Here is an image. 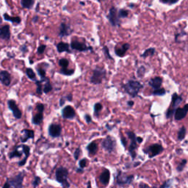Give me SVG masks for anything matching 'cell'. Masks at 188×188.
Returning <instances> with one entry per match:
<instances>
[{"label": "cell", "instance_id": "ba28073f", "mask_svg": "<svg viewBox=\"0 0 188 188\" xmlns=\"http://www.w3.org/2000/svg\"><path fill=\"white\" fill-rule=\"evenodd\" d=\"M133 180H134V176L132 175L128 176L127 174H125V173H122L121 171L119 172V173H118L116 177V183L119 185L121 186L129 185V184L132 182Z\"/></svg>", "mask_w": 188, "mask_h": 188}, {"label": "cell", "instance_id": "c3c4849f", "mask_svg": "<svg viewBox=\"0 0 188 188\" xmlns=\"http://www.w3.org/2000/svg\"><path fill=\"white\" fill-rule=\"evenodd\" d=\"M85 121L87 122V123H90L92 122V119H91V115H88V114H86V115H85Z\"/></svg>", "mask_w": 188, "mask_h": 188}, {"label": "cell", "instance_id": "6da1fadb", "mask_svg": "<svg viewBox=\"0 0 188 188\" xmlns=\"http://www.w3.org/2000/svg\"><path fill=\"white\" fill-rule=\"evenodd\" d=\"M143 87V85H141L139 82L135 80L128 81L127 83L123 85V88L124 91L132 97L137 96L139 91Z\"/></svg>", "mask_w": 188, "mask_h": 188}, {"label": "cell", "instance_id": "e0dca14e", "mask_svg": "<svg viewBox=\"0 0 188 188\" xmlns=\"http://www.w3.org/2000/svg\"><path fill=\"white\" fill-rule=\"evenodd\" d=\"M21 133H23L24 135L21 136L20 140H21V142H22V143H26L28 140L34 139V137H35V132L33 130L25 129L22 130Z\"/></svg>", "mask_w": 188, "mask_h": 188}, {"label": "cell", "instance_id": "e575fe53", "mask_svg": "<svg viewBox=\"0 0 188 188\" xmlns=\"http://www.w3.org/2000/svg\"><path fill=\"white\" fill-rule=\"evenodd\" d=\"M42 80L41 81H35V85L36 87H37V89H36V93L37 94H38V95H41L42 93H43V87H42Z\"/></svg>", "mask_w": 188, "mask_h": 188}, {"label": "cell", "instance_id": "8992f818", "mask_svg": "<svg viewBox=\"0 0 188 188\" xmlns=\"http://www.w3.org/2000/svg\"><path fill=\"white\" fill-rule=\"evenodd\" d=\"M103 149L107 151L108 153H112L115 150V145H116V142L115 140L111 136H107L106 138L103 140L102 143H101Z\"/></svg>", "mask_w": 188, "mask_h": 188}, {"label": "cell", "instance_id": "277c9868", "mask_svg": "<svg viewBox=\"0 0 188 188\" xmlns=\"http://www.w3.org/2000/svg\"><path fill=\"white\" fill-rule=\"evenodd\" d=\"M107 71L103 68H96L93 71V75L91 78V83L93 85H99L106 78Z\"/></svg>", "mask_w": 188, "mask_h": 188}, {"label": "cell", "instance_id": "11a10c76", "mask_svg": "<svg viewBox=\"0 0 188 188\" xmlns=\"http://www.w3.org/2000/svg\"><path fill=\"white\" fill-rule=\"evenodd\" d=\"M140 187H149L147 185H140Z\"/></svg>", "mask_w": 188, "mask_h": 188}, {"label": "cell", "instance_id": "9c48e42d", "mask_svg": "<svg viewBox=\"0 0 188 188\" xmlns=\"http://www.w3.org/2000/svg\"><path fill=\"white\" fill-rule=\"evenodd\" d=\"M145 154H149L150 158L154 157L156 156L159 154L163 151V147L160 144H153L147 148L146 149L144 150Z\"/></svg>", "mask_w": 188, "mask_h": 188}, {"label": "cell", "instance_id": "8d00e7d4", "mask_svg": "<svg viewBox=\"0 0 188 188\" xmlns=\"http://www.w3.org/2000/svg\"><path fill=\"white\" fill-rule=\"evenodd\" d=\"M186 134V129L185 127H182L179 129V132H178V140L179 141H182L185 138Z\"/></svg>", "mask_w": 188, "mask_h": 188}, {"label": "cell", "instance_id": "db71d44e", "mask_svg": "<svg viewBox=\"0 0 188 188\" xmlns=\"http://www.w3.org/2000/svg\"><path fill=\"white\" fill-rule=\"evenodd\" d=\"M133 105H134L133 101H129V102H128V105L130 106V107H132V106Z\"/></svg>", "mask_w": 188, "mask_h": 188}, {"label": "cell", "instance_id": "52a82bcc", "mask_svg": "<svg viewBox=\"0 0 188 188\" xmlns=\"http://www.w3.org/2000/svg\"><path fill=\"white\" fill-rule=\"evenodd\" d=\"M127 135L129 137L130 141H131L129 148V151L131 157H132V159H135L136 157L135 150L137 149V137H136L135 134L133 132H127Z\"/></svg>", "mask_w": 188, "mask_h": 188}, {"label": "cell", "instance_id": "b9f144b4", "mask_svg": "<svg viewBox=\"0 0 188 188\" xmlns=\"http://www.w3.org/2000/svg\"><path fill=\"white\" fill-rule=\"evenodd\" d=\"M81 153H82V150L80 147H78L77 149H76L74 152V157L76 160H77V159H79V156L81 155Z\"/></svg>", "mask_w": 188, "mask_h": 188}, {"label": "cell", "instance_id": "bcb514c9", "mask_svg": "<svg viewBox=\"0 0 188 188\" xmlns=\"http://www.w3.org/2000/svg\"><path fill=\"white\" fill-rule=\"evenodd\" d=\"M86 164H87V159H86L85 158H83V159H82L81 160H79V167L83 169L85 167L86 165H87Z\"/></svg>", "mask_w": 188, "mask_h": 188}, {"label": "cell", "instance_id": "836d02e7", "mask_svg": "<svg viewBox=\"0 0 188 188\" xmlns=\"http://www.w3.org/2000/svg\"><path fill=\"white\" fill-rule=\"evenodd\" d=\"M154 53H155V49H154V48H149V49H146L145 51H144L143 55H141V57H149V56H152L154 55Z\"/></svg>", "mask_w": 188, "mask_h": 188}, {"label": "cell", "instance_id": "7dc6e473", "mask_svg": "<svg viewBox=\"0 0 188 188\" xmlns=\"http://www.w3.org/2000/svg\"><path fill=\"white\" fill-rule=\"evenodd\" d=\"M179 0H160L161 2L164 4H168V5H173V4L177 3Z\"/></svg>", "mask_w": 188, "mask_h": 188}, {"label": "cell", "instance_id": "5b68a950", "mask_svg": "<svg viewBox=\"0 0 188 188\" xmlns=\"http://www.w3.org/2000/svg\"><path fill=\"white\" fill-rule=\"evenodd\" d=\"M181 101H182V97L180 96L177 93L173 94V96H172L171 106L168 110L167 113H166V117L168 119H170V118L172 117V115L174 114L176 110H177V107L181 103Z\"/></svg>", "mask_w": 188, "mask_h": 188}, {"label": "cell", "instance_id": "5bb4252c", "mask_svg": "<svg viewBox=\"0 0 188 188\" xmlns=\"http://www.w3.org/2000/svg\"><path fill=\"white\" fill-rule=\"evenodd\" d=\"M62 116L65 119H74L76 116V111L71 105L65 106L62 110Z\"/></svg>", "mask_w": 188, "mask_h": 188}, {"label": "cell", "instance_id": "7402d4cb", "mask_svg": "<svg viewBox=\"0 0 188 188\" xmlns=\"http://www.w3.org/2000/svg\"><path fill=\"white\" fill-rule=\"evenodd\" d=\"M71 33V29L69 25H65V23H62L60 27V32L59 36L60 37H65V36H69Z\"/></svg>", "mask_w": 188, "mask_h": 188}, {"label": "cell", "instance_id": "8fae6325", "mask_svg": "<svg viewBox=\"0 0 188 188\" xmlns=\"http://www.w3.org/2000/svg\"><path fill=\"white\" fill-rule=\"evenodd\" d=\"M71 48L72 49L76 50L78 51H93V47L91 46H87L85 43H82L78 41H72L71 43Z\"/></svg>", "mask_w": 188, "mask_h": 188}, {"label": "cell", "instance_id": "2e32d148", "mask_svg": "<svg viewBox=\"0 0 188 188\" xmlns=\"http://www.w3.org/2000/svg\"><path fill=\"white\" fill-rule=\"evenodd\" d=\"M188 113V105H185L183 108H177L175 113L174 117L177 121H180L182 120L184 118H185Z\"/></svg>", "mask_w": 188, "mask_h": 188}, {"label": "cell", "instance_id": "ab89813d", "mask_svg": "<svg viewBox=\"0 0 188 188\" xmlns=\"http://www.w3.org/2000/svg\"><path fill=\"white\" fill-rule=\"evenodd\" d=\"M103 52L105 54V56L106 57V58L109 59V60H113V57L110 55V54L109 49H108L107 47H103Z\"/></svg>", "mask_w": 188, "mask_h": 188}, {"label": "cell", "instance_id": "74e56055", "mask_svg": "<svg viewBox=\"0 0 188 188\" xmlns=\"http://www.w3.org/2000/svg\"><path fill=\"white\" fill-rule=\"evenodd\" d=\"M69 65V61L66 58H62L59 60V65L61 68H68Z\"/></svg>", "mask_w": 188, "mask_h": 188}, {"label": "cell", "instance_id": "3957f363", "mask_svg": "<svg viewBox=\"0 0 188 188\" xmlns=\"http://www.w3.org/2000/svg\"><path fill=\"white\" fill-rule=\"evenodd\" d=\"M69 170L64 167H60L56 170L55 177L56 180L60 184H61L62 187H69L70 184L68 181V177H69Z\"/></svg>", "mask_w": 188, "mask_h": 188}, {"label": "cell", "instance_id": "f1b7e54d", "mask_svg": "<svg viewBox=\"0 0 188 188\" xmlns=\"http://www.w3.org/2000/svg\"><path fill=\"white\" fill-rule=\"evenodd\" d=\"M74 69H69L68 68H62V69L60 70L59 73L63 75L67 76V77H70V76L73 75L74 74Z\"/></svg>", "mask_w": 188, "mask_h": 188}, {"label": "cell", "instance_id": "7a4b0ae2", "mask_svg": "<svg viewBox=\"0 0 188 188\" xmlns=\"http://www.w3.org/2000/svg\"><path fill=\"white\" fill-rule=\"evenodd\" d=\"M25 177V172H21L19 174L15 176V177L7 179V181L5 185H3V187L10 188V187H15V188H21L23 187V181L24 178Z\"/></svg>", "mask_w": 188, "mask_h": 188}, {"label": "cell", "instance_id": "83f0119b", "mask_svg": "<svg viewBox=\"0 0 188 188\" xmlns=\"http://www.w3.org/2000/svg\"><path fill=\"white\" fill-rule=\"evenodd\" d=\"M4 19H5V21H11V22L14 24V25H19V24H20V22H21V19H20L19 16L12 17V16H10L9 15H7V13L4 14Z\"/></svg>", "mask_w": 188, "mask_h": 188}, {"label": "cell", "instance_id": "30bf717a", "mask_svg": "<svg viewBox=\"0 0 188 188\" xmlns=\"http://www.w3.org/2000/svg\"><path fill=\"white\" fill-rule=\"evenodd\" d=\"M7 105H8V108L13 113V115L16 119L19 120L21 119L22 117V113H21V110L18 107L16 102L15 100L13 99H9L7 101Z\"/></svg>", "mask_w": 188, "mask_h": 188}, {"label": "cell", "instance_id": "6f0895ef", "mask_svg": "<svg viewBox=\"0 0 188 188\" xmlns=\"http://www.w3.org/2000/svg\"><path fill=\"white\" fill-rule=\"evenodd\" d=\"M99 2H101V1H104V0H98Z\"/></svg>", "mask_w": 188, "mask_h": 188}, {"label": "cell", "instance_id": "f6af8a7d", "mask_svg": "<svg viewBox=\"0 0 188 188\" xmlns=\"http://www.w3.org/2000/svg\"><path fill=\"white\" fill-rule=\"evenodd\" d=\"M46 48H47V46L46 45H41L40 47L38 48L37 49V54L38 55H42L44 51L46 50Z\"/></svg>", "mask_w": 188, "mask_h": 188}, {"label": "cell", "instance_id": "4dcf8cb0", "mask_svg": "<svg viewBox=\"0 0 188 188\" xmlns=\"http://www.w3.org/2000/svg\"><path fill=\"white\" fill-rule=\"evenodd\" d=\"M34 0H21V5L25 8L30 9L34 5Z\"/></svg>", "mask_w": 188, "mask_h": 188}, {"label": "cell", "instance_id": "4316f807", "mask_svg": "<svg viewBox=\"0 0 188 188\" xmlns=\"http://www.w3.org/2000/svg\"><path fill=\"white\" fill-rule=\"evenodd\" d=\"M87 150L90 155H95L98 151V145L95 142H92L87 145Z\"/></svg>", "mask_w": 188, "mask_h": 188}, {"label": "cell", "instance_id": "ee69618b", "mask_svg": "<svg viewBox=\"0 0 188 188\" xmlns=\"http://www.w3.org/2000/svg\"><path fill=\"white\" fill-rule=\"evenodd\" d=\"M186 163H187V160H186V159H183V160L179 163V165L177 166V171L179 172H181V171H182V170L184 169V168H185Z\"/></svg>", "mask_w": 188, "mask_h": 188}, {"label": "cell", "instance_id": "7c38bea8", "mask_svg": "<svg viewBox=\"0 0 188 188\" xmlns=\"http://www.w3.org/2000/svg\"><path fill=\"white\" fill-rule=\"evenodd\" d=\"M108 19H109L110 22L113 27H116V26H119L120 21H119V13L117 12V9L115 7H111L110 10L109 15H108Z\"/></svg>", "mask_w": 188, "mask_h": 188}, {"label": "cell", "instance_id": "4fadbf2b", "mask_svg": "<svg viewBox=\"0 0 188 188\" xmlns=\"http://www.w3.org/2000/svg\"><path fill=\"white\" fill-rule=\"evenodd\" d=\"M62 132V128L61 126L59 124H55V123H51L49 126V129H48V133L50 137H60Z\"/></svg>", "mask_w": 188, "mask_h": 188}, {"label": "cell", "instance_id": "60d3db41", "mask_svg": "<svg viewBox=\"0 0 188 188\" xmlns=\"http://www.w3.org/2000/svg\"><path fill=\"white\" fill-rule=\"evenodd\" d=\"M41 182V178H40L39 177H35V178H34V179L33 181V183L32 184H33V187H37L40 185Z\"/></svg>", "mask_w": 188, "mask_h": 188}, {"label": "cell", "instance_id": "d590c367", "mask_svg": "<svg viewBox=\"0 0 188 188\" xmlns=\"http://www.w3.org/2000/svg\"><path fill=\"white\" fill-rule=\"evenodd\" d=\"M103 106L101 105V103H96L95 105H94V114H95V115H96L98 116L99 115V113L101 112V110H102Z\"/></svg>", "mask_w": 188, "mask_h": 188}, {"label": "cell", "instance_id": "f5cc1de1", "mask_svg": "<svg viewBox=\"0 0 188 188\" xmlns=\"http://www.w3.org/2000/svg\"><path fill=\"white\" fill-rule=\"evenodd\" d=\"M137 143H142V141H143V139H142L141 137H137Z\"/></svg>", "mask_w": 188, "mask_h": 188}, {"label": "cell", "instance_id": "f35d334b", "mask_svg": "<svg viewBox=\"0 0 188 188\" xmlns=\"http://www.w3.org/2000/svg\"><path fill=\"white\" fill-rule=\"evenodd\" d=\"M166 93L165 90L164 88H157V89H154V91L153 92V94L154 96H163L165 95Z\"/></svg>", "mask_w": 188, "mask_h": 188}, {"label": "cell", "instance_id": "9a60e30c", "mask_svg": "<svg viewBox=\"0 0 188 188\" xmlns=\"http://www.w3.org/2000/svg\"><path fill=\"white\" fill-rule=\"evenodd\" d=\"M11 75L8 71H0V82L5 86H10L11 83Z\"/></svg>", "mask_w": 188, "mask_h": 188}, {"label": "cell", "instance_id": "484cf974", "mask_svg": "<svg viewBox=\"0 0 188 188\" xmlns=\"http://www.w3.org/2000/svg\"><path fill=\"white\" fill-rule=\"evenodd\" d=\"M43 120V111H38V113L34 115L32 122L34 125H40Z\"/></svg>", "mask_w": 188, "mask_h": 188}, {"label": "cell", "instance_id": "d6986e66", "mask_svg": "<svg viewBox=\"0 0 188 188\" xmlns=\"http://www.w3.org/2000/svg\"><path fill=\"white\" fill-rule=\"evenodd\" d=\"M110 172L108 169H104L102 173H101L99 177L100 182L103 185L107 186L110 182Z\"/></svg>", "mask_w": 188, "mask_h": 188}, {"label": "cell", "instance_id": "44dd1931", "mask_svg": "<svg viewBox=\"0 0 188 188\" xmlns=\"http://www.w3.org/2000/svg\"><path fill=\"white\" fill-rule=\"evenodd\" d=\"M25 153L24 152V150L22 148V145H17L14 148L13 151H11L9 154V158L10 159H13V158H21V156H22V154Z\"/></svg>", "mask_w": 188, "mask_h": 188}, {"label": "cell", "instance_id": "f907efd6", "mask_svg": "<svg viewBox=\"0 0 188 188\" xmlns=\"http://www.w3.org/2000/svg\"><path fill=\"white\" fill-rule=\"evenodd\" d=\"M121 142H122V144H123L124 146L127 145V141H126V139L123 137V136H121Z\"/></svg>", "mask_w": 188, "mask_h": 188}, {"label": "cell", "instance_id": "d4e9b609", "mask_svg": "<svg viewBox=\"0 0 188 188\" xmlns=\"http://www.w3.org/2000/svg\"><path fill=\"white\" fill-rule=\"evenodd\" d=\"M162 83H163L162 78L159 77H157L153 78V79H151V80L149 81V85L151 86V87H153L154 89H157L161 87Z\"/></svg>", "mask_w": 188, "mask_h": 188}, {"label": "cell", "instance_id": "f546056e", "mask_svg": "<svg viewBox=\"0 0 188 188\" xmlns=\"http://www.w3.org/2000/svg\"><path fill=\"white\" fill-rule=\"evenodd\" d=\"M26 74H27V77L29 78V79L32 81H37V79H36V74L34 72V71L30 68H27V69H26Z\"/></svg>", "mask_w": 188, "mask_h": 188}, {"label": "cell", "instance_id": "816d5d0a", "mask_svg": "<svg viewBox=\"0 0 188 188\" xmlns=\"http://www.w3.org/2000/svg\"><path fill=\"white\" fill-rule=\"evenodd\" d=\"M65 99H64V98L63 97V98H61L60 99V106H63L64 104H65Z\"/></svg>", "mask_w": 188, "mask_h": 188}, {"label": "cell", "instance_id": "1f68e13d", "mask_svg": "<svg viewBox=\"0 0 188 188\" xmlns=\"http://www.w3.org/2000/svg\"><path fill=\"white\" fill-rule=\"evenodd\" d=\"M44 83H45V85H44V87H43V93L46 94L49 93L50 91H52V88H53L52 85H51V83H50V81L49 79H47V80H45Z\"/></svg>", "mask_w": 188, "mask_h": 188}, {"label": "cell", "instance_id": "ac0fdd59", "mask_svg": "<svg viewBox=\"0 0 188 188\" xmlns=\"http://www.w3.org/2000/svg\"><path fill=\"white\" fill-rule=\"evenodd\" d=\"M0 38L5 41H9L11 38V29L8 25L0 27Z\"/></svg>", "mask_w": 188, "mask_h": 188}, {"label": "cell", "instance_id": "7bdbcfd3", "mask_svg": "<svg viewBox=\"0 0 188 188\" xmlns=\"http://www.w3.org/2000/svg\"><path fill=\"white\" fill-rule=\"evenodd\" d=\"M128 15H129V12H128L127 11H126V10L121 9V10H120L119 12V18H126L128 16Z\"/></svg>", "mask_w": 188, "mask_h": 188}, {"label": "cell", "instance_id": "681fc988", "mask_svg": "<svg viewBox=\"0 0 188 188\" xmlns=\"http://www.w3.org/2000/svg\"><path fill=\"white\" fill-rule=\"evenodd\" d=\"M72 98H73V96H72V94H68V95L66 96V97H65V99L68 100V101H71Z\"/></svg>", "mask_w": 188, "mask_h": 188}, {"label": "cell", "instance_id": "d6a6232c", "mask_svg": "<svg viewBox=\"0 0 188 188\" xmlns=\"http://www.w3.org/2000/svg\"><path fill=\"white\" fill-rule=\"evenodd\" d=\"M37 71H38V75L41 78V80L43 82L47 80L48 78L47 77V75H46V70L43 69H41V68H38Z\"/></svg>", "mask_w": 188, "mask_h": 188}, {"label": "cell", "instance_id": "ffe728a7", "mask_svg": "<svg viewBox=\"0 0 188 188\" xmlns=\"http://www.w3.org/2000/svg\"><path fill=\"white\" fill-rule=\"evenodd\" d=\"M130 46L129 43H124L121 45V47H115V55L119 57H123L126 55V52L129 50Z\"/></svg>", "mask_w": 188, "mask_h": 188}, {"label": "cell", "instance_id": "cb8c5ba5", "mask_svg": "<svg viewBox=\"0 0 188 188\" xmlns=\"http://www.w3.org/2000/svg\"><path fill=\"white\" fill-rule=\"evenodd\" d=\"M57 51L60 53L63 52H68V53H72V51L70 50V46L69 43H64V42H60L57 45Z\"/></svg>", "mask_w": 188, "mask_h": 188}, {"label": "cell", "instance_id": "603a6c76", "mask_svg": "<svg viewBox=\"0 0 188 188\" xmlns=\"http://www.w3.org/2000/svg\"><path fill=\"white\" fill-rule=\"evenodd\" d=\"M22 145V148H23V150H24V152H25V157L22 159V160L19 161V163H18V164H19V166H20V167H21V166H24L25 165L26 163H27L28 158H29V155H30V148L29 147V145H25V144H23V145Z\"/></svg>", "mask_w": 188, "mask_h": 188}, {"label": "cell", "instance_id": "9f6ffc18", "mask_svg": "<svg viewBox=\"0 0 188 188\" xmlns=\"http://www.w3.org/2000/svg\"><path fill=\"white\" fill-rule=\"evenodd\" d=\"M2 22V18L0 16V25H1Z\"/></svg>", "mask_w": 188, "mask_h": 188}]
</instances>
